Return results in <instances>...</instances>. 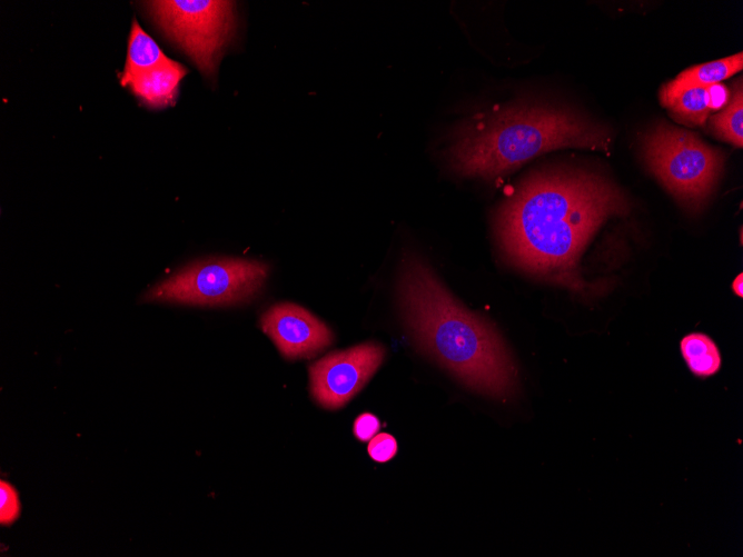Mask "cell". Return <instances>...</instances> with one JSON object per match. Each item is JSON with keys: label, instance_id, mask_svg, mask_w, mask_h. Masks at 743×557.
<instances>
[{"label": "cell", "instance_id": "cell-2", "mask_svg": "<svg viewBox=\"0 0 743 557\" xmlns=\"http://www.w3.org/2000/svg\"><path fill=\"white\" fill-rule=\"evenodd\" d=\"M398 297L418 347L462 384L493 398L516 391V365L495 327L455 299L417 256L402 262Z\"/></svg>", "mask_w": 743, "mask_h": 557}, {"label": "cell", "instance_id": "cell-9", "mask_svg": "<svg viewBox=\"0 0 743 557\" xmlns=\"http://www.w3.org/2000/svg\"><path fill=\"white\" fill-rule=\"evenodd\" d=\"M742 67L743 53L739 52L720 60L687 68L673 80L663 84L660 90L661 103L664 107H668L682 92L692 88H705L713 83H720L722 80L741 71Z\"/></svg>", "mask_w": 743, "mask_h": 557}, {"label": "cell", "instance_id": "cell-6", "mask_svg": "<svg viewBox=\"0 0 743 557\" xmlns=\"http://www.w3.org/2000/svg\"><path fill=\"white\" fill-rule=\"evenodd\" d=\"M147 8L164 32L214 77L235 31V2L216 0L149 1Z\"/></svg>", "mask_w": 743, "mask_h": 557}, {"label": "cell", "instance_id": "cell-15", "mask_svg": "<svg viewBox=\"0 0 743 557\" xmlns=\"http://www.w3.org/2000/svg\"><path fill=\"white\" fill-rule=\"evenodd\" d=\"M21 511L18 491L8 481H0V524L9 526L13 524Z\"/></svg>", "mask_w": 743, "mask_h": 557}, {"label": "cell", "instance_id": "cell-14", "mask_svg": "<svg viewBox=\"0 0 743 557\" xmlns=\"http://www.w3.org/2000/svg\"><path fill=\"white\" fill-rule=\"evenodd\" d=\"M677 121L687 126H702L709 117L710 108L706 87L692 88L678 95L667 107Z\"/></svg>", "mask_w": 743, "mask_h": 557}, {"label": "cell", "instance_id": "cell-4", "mask_svg": "<svg viewBox=\"0 0 743 557\" xmlns=\"http://www.w3.org/2000/svg\"><path fill=\"white\" fill-rule=\"evenodd\" d=\"M648 169L691 211H699L723 170V153L695 133L660 122L643 137Z\"/></svg>", "mask_w": 743, "mask_h": 557}, {"label": "cell", "instance_id": "cell-3", "mask_svg": "<svg viewBox=\"0 0 743 557\" xmlns=\"http://www.w3.org/2000/svg\"><path fill=\"white\" fill-rule=\"evenodd\" d=\"M610 142L605 128L574 111L548 105H516L459 122L447 157L452 168L463 176L495 179L554 149L607 150Z\"/></svg>", "mask_w": 743, "mask_h": 557}, {"label": "cell", "instance_id": "cell-7", "mask_svg": "<svg viewBox=\"0 0 743 557\" xmlns=\"http://www.w3.org/2000/svg\"><path fill=\"white\" fill-rule=\"evenodd\" d=\"M385 357L377 342L331 352L309 367L310 391L321 407L338 409L370 379Z\"/></svg>", "mask_w": 743, "mask_h": 557}, {"label": "cell", "instance_id": "cell-18", "mask_svg": "<svg viewBox=\"0 0 743 557\" xmlns=\"http://www.w3.org/2000/svg\"><path fill=\"white\" fill-rule=\"evenodd\" d=\"M709 108L711 111L723 109L730 100L731 92L722 83H713L706 87Z\"/></svg>", "mask_w": 743, "mask_h": 557}, {"label": "cell", "instance_id": "cell-17", "mask_svg": "<svg viewBox=\"0 0 743 557\" xmlns=\"http://www.w3.org/2000/svg\"><path fill=\"white\" fill-rule=\"evenodd\" d=\"M379 429V419L369 412L359 415L354 421V434L360 441H369Z\"/></svg>", "mask_w": 743, "mask_h": 557}, {"label": "cell", "instance_id": "cell-10", "mask_svg": "<svg viewBox=\"0 0 743 557\" xmlns=\"http://www.w3.org/2000/svg\"><path fill=\"white\" fill-rule=\"evenodd\" d=\"M186 73L187 70L181 63L170 59L132 77L126 86L150 107L164 108L175 101L179 83Z\"/></svg>", "mask_w": 743, "mask_h": 557}, {"label": "cell", "instance_id": "cell-12", "mask_svg": "<svg viewBox=\"0 0 743 557\" xmlns=\"http://www.w3.org/2000/svg\"><path fill=\"white\" fill-rule=\"evenodd\" d=\"M682 356L688 369L697 377L716 374L721 367V355L715 342L701 332L688 334L680 344Z\"/></svg>", "mask_w": 743, "mask_h": 557}, {"label": "cell", "instance_id": "cell-16", "mask_svg": "<svg viewBox=\"0 0 743 557\" xmlns=\"http://www.w3.org/2000/svg\"><path fill=\"white\" fill-rule=\"evenodd\" d=\"M397 448L396 439L392 435L380 432L369 440L367 450L373 460L386 462L396 455Z\"/></svg>", "mask_w": 743, "mask_h": 557}, {"label": "cell", "instance_id": "cell-19", "mask_svg": "<svg viewBox=\"0 0 743 557\" xmlns=\"http://www.w3.org/2000/svg\"><path fill=\"white\" fill-rule=\"evenodd\" d=\"M743 275L740 273L733 281L732 288L735 295L739 297L743 296Z\"/></svg>", "mask_w": 743, "mask_h": 557}, {"label": "cell", "instance_id": "cell-5", "mask_svg": "<svg viewBox=\"0 0 743 557\" xmlns=\"http://www.w3.org/2000/svg\"><path fill=\"white\" fill-rule=\"evenodd\" d=\"M268 271V266L258 260L209 258L157 284L143 295V300L197 306L245 304L262 289Z\"/></svg>", "mask_w": 743, "mask_h": 557}, {"label": "cell", "instance_id": "cell-11", "mask_svg": "<svg viewBox=\"0 0 743 557\" xmlns=\"http://www.w3.org/2000/svg\"><path fill=\"white\" fill-rule=\"evenodd\" d=\"M169 60L157 42L133 19L128 41L126 66L120 83L126 86L132 77L166 63Z\"/></svg>", "mask_w": 743, "mask_h": 557}, {"label": "cell", "instance_id": "cell-13", "mask_svg": "<svg viewBox=\"0 0 743 557\" xmlns=\"http://www.w3.org/2000/svg\"><path fill=\"white\" fill-rule=\"evenodd\" d=\"M743 89L742 80L733 84L726 106L711 118L712 131L735 147L743 146Z\"/></svg>", "mask_w": 743, "mask_h": 557}, {"label": "cell", "instance_id": "cell-1", "mask_svg": "<svg viewBox=\"0 0 743 557\" xmlns=\"http://www.w3.org/2000/svg\"><path fill=\"white\" fill-rule=\"evenodd\" d=\"M628 203L600 175L584 171L537 172L501 207L496 232L507 258L537 277L583 289L577 262L588 240Z\"/></svg>", "mask_w": 743, "mask_h": 557}, {"label": "cell", "instance_id": "cell-8", "mask_svg": "<svg viewBox=\"0 0 743 557\" xmlns=\"http://www.w3.org/2000/svg\"><path fill=\"white\" fill-rule=\"evenodd\" d=\"M260 327L279 352L293 360L316 356L334 339L325 322L291 302L276 304L267 309L260 318Z\"/></svg>", "mask_w": 743, "mask_h": 557}]
</instances>
